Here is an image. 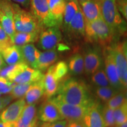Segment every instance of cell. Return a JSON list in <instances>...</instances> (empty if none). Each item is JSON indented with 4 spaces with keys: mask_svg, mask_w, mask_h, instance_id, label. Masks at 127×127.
<instances>
[{
    "mask_svg": "<svg viewBox=\"0 0 127 127\" xmlns=\"http://www.w3.org/2000/svg\"><path fill=\"white\" fill-rule=\"evenodd\" d=\"M62 41V34L58 27L42 30L38 39V46L43 51L55 50Z\"/></svg>",
    "mask_w": 127,
    "mask_h": 127,
    "instance_id": "obj_9",
    "label": "cell"
},
{
    "mask_svg": "<svg viewBox=\"0 0 127 127\" xmlns=\"http://www.w3.org/2000/svg\"><path fill=\"white\" fill-rule=\"evenodd\" d=\"M32 14L44 27H58L60 25L51 14L47 0H30Z\"/></svg>",
    "mask_w": 127,
    "mask_h": 127,
    "instance_id": "obj_7",
    "label": "cell"
},
{
    "mask_svg": "<svg viewBox=\"0 0 127 127\" xmlns=\"http://www.w3.org/2000/svg\"><path fill=\"white\" fill-rule=\"evenodd\" d=\"M84 57V72L91 75L102 67V58L100 52L95 48L88 49Z\"/></svg>",
    "mask_w": 127,
    "mask_h": 127,
    "instance_id": "obj_14",
    "label": "cell"
},
{
    "mask_svg": "<svg viewBox=\"0 0 127 127\" xmlns=\"http://www.w3.org/2000/svg\"><path fill=\"white\" fill-rule=\"evenodd\" d=\"M79 4L85 22L93 21L102 17L99 0H88Z\"/></svg>",
    "mask_w": 127,
    "mask_h": 127,
    "instance_id": "obj_16",
    "label": "cell"
},
{
    "mask_svg": "<svg viewBox=\"0 0 127 127\" xmlns=\"http://www.w3.org/2000/svg\"><path fill=\"white\" fill-rule=\"evenodd\" d=\"M85 21L79 6L77 12L65 29L73 36H80L85 35Z\"/></svg>",
    "mask_w": 127,
    "mask_h": 127,
    "instance_id": "obj_18",
    "label": "cell"
},
{
    "mask_svg": "<svg viewBox=\"0 0 127 127\" xmlns=\"http://www.w3.org/2000/svg\"><path fill=\"white\" fill-rule=\"evenodd\" d=\"M28 65L25 63H21L12 65H6L0 71V76L12 80L14 77L22 69H24Z\"/></svg>",
    "mask_w": 127,
    "mask_h": 127,
    "instance_id": "obj_27",
    "label": "cell"
},
{
    "mask_svg": "<svg viewBox=\"0 0 127 127\" xmlns=\"http://www.w3.org/2000/svg\"><path fill=\"white\" fill-rule=\"evenodd\" d=\"M49 124H50V123L42 122L41 123H37L36 127H49Z\"/></svg>",
    "mask_w": 127,
    "mask_h": 127,
    "instance_id": "obj_45",
    "label": "cell"
},
{
    "mask_svg": "<svg viewBox=\"0 0 127 127\" xmlns=\"http://www.w3.org/2000/svg\"><path fill=\"white\" fill-rule=\"evenodd\" d=\"M115 35V33L102 17L93 21L85 22L84 36L90 42L105 47L112 42Z\"/></svg>",
    "mask_w": 127,
    "mask_h": 127,
    "instance_id": "obj_2",
    "label": "cell"
},
{
    "mask_svg": "<svg viewBox=\"0 0 127 127\" xmlns=\"http://www.w3.org/2000/svg\"><path fill=\"white\" fill-rule=\"evenodd\" d=\"M118 71L122 85L126 90L127 87V44H115L109 45Z\"/></svg>",
    "mask_w": 127,
    "mask_h": 127,
    "instance_id": "obj_6",
    "label": "cell"
},
{
    "mask_svg": "<svg viewBox=\"0 0 127 127\" xmlns=\"http://www.w3.org/2000/svg\"><path fill=\"white\" fill-rule=\"evenodd\" d=\"M44 95L43 78L33 83L24 96L26 104H35Z\"/></svg>",
    "mask_w": 127,
    "mask_h": 127,
    "instance_id": "obj_23",
    "label": "cell"
},
{
    "mask_svg": "<svg viewBox=\"0 0 127 127\" xmlns=\"http://www.w3.org/2000/svg\"><path fill=\"white\" fill-rule=\"evenodd\" d=\"M119 11L123 14L125 19L127 18V0H116Z\"/></svg>",
    "mask_w": 127,
    "mask_h": 127,
    "instance_id": "obj_39",
    "label": "cell"
},
{
    "mask_svg": "<svg viewBox=\"0 0 127 127\" xmlns=\"http://www.w3.org/2000/svg\"><path fill=\"white\" fill-rule=\"evenodd\" d=\"M1 45H0V52H1Z\"/></svg>",
    "mask_w": 127,
    "mask_h": 127,
    "instance_id": "obj_49",
    "label": "cell"
},
{
    "mask_svg": "<svg viewBox=\"0 0 127 127\" xmlns=\"http://www.w3.org/2000/svg\"><path fill=\"white\" fill-rule=\"evenodd\" d=\"M105 72L111 85L120 91H125L121 82L118 71L109 45L105 48L103 52Z\"/></svg>",
    "mask_w": 127,
    "mask_h": 127,
    "instance_id": "obj_8",
    "label": "cell"
},
{
    "mask_svg": "<svg viewBox=\"0 0 127 127\" xmlns=\"http://www.w3.org/2000/svg\"><path fill=\"white\" fill-rule=\"evenodd\" d=\"M6 65H7V64L5 63L2 55L1 54V52H0V71H1V69H2Z\"/></svg>",
    "mask_w": 127,
    "mask_h": 127,
    "instance_id": "obj_44",
    "label": "cell"
},
{
    "mask_svg": "<svg viewBox=\"0 0 127 127\" xmlns=\"http://www.w3.org/2000/svg\"><path fill=\"white\" fill-rule=\"evenodd\" d=\"M57 96L64 102L75 105L88 106L94 101L86 84L75 78L63 81Z\"/></svg>",
    "mask_w": 127,
    "mask_h": 127,
    "instance_id": "obj_1",
    "label": "cell"
},
{
    "mask_svg": "<svg viewBox=\"0 0 127 127\" xmlns=\"http://www.w3.org/2000/svg\"><path fill=\"white\" fill-rule=\"evenodd\" d=\"M101 114L105 127H112L115 125L114 117V109L104 105L101 108Z\"/></svg>",
    "mask_w": 127,
    "mask_h": 127,
    "instance_id": "obj_35",
    "label": "cell"
},
{
    "mask_svg": "<svg viewBox=\"0 0 127 127\" xmlns=\"http://www.w3.org/2000/svg\"><path fill=\"white\" fill-rule=\"evenodd\" d=\"M39 34L38 33L22 32L16 31L14 35L11 38L12 44L14 45L21 47L25 44L33 43L38 41Z\"/></svg>",
    "mask_w": 127,
    "mask_h": 127,
    "instance_id": "obj_25",
    "label": "cell"
},
{
    "mask_svg": "<svg viewBox=\"0 0 127 127\" xmlns=\"http://www.w3.org/2000/svg\"><path fill=\"white\" fill-rule=\"evenodd\" d=\"M127 103L126 93L125 91H120L106 102V105L112 109L120 107Z\"/></svg>",
    "mask_w": 127,
    "mask_h": 127,
    "instance_id": "obj_32",
    "label": "cell"
},
{
    "mask_svg": "<svg viewBox=\"0 0 127 127\" xmlns=\"http://www.w3.org/2000/svg\"><path fill=\"white\" fill-rule=\"evenodd\" d=\"M101 17L109 27L117 33L125 31V22L117 7L116 0H99Z\"/></svg>",
    "mask_w": 127,
    "mask_h": 127,
    "instance_id": "obj_4",
    "label": "cell"
},
{
    "mask_svg": "<svg viewBox=\"0 0 127 127\" xmlns=\"http://www.w3.org/2000/svg\"><path fill=\"white\" fill-rule=\"evenodd\" d=\"M79 8L78 2L75 1H67L66 2L65 8L64 12L63 23L65 28L67 27L72 19L77 13Z\"/></svg>",
    "mask_w": 127,
    "mask_h": 127,
    "instance_id": "obj_28",
    "label": "cell"
},
{
    "mask_svg": "<svg viewBox=\"0 0 127 127\" xmlns=\"http://www.w3.org/2000/svg\"><path fill=\"white\" fill-rule=\"evenodd\" d=\"M13 100L9 94L0 95V112Z\"/></svg>",
    "mask_w": 127,
    "mask_h": 127,
    "instance_id": "obj_38",
    "label": "cell"
},
{
    "mask_svg": "<svg viewBox=\"0 0 127 127\" xmlns=\"http://www.w3.org/2000/svg\"><path fill=\"white\" fill-rule=\"evenodd\" d=\"M37 120V109L35 104H26L20 118L17 121L16 127H35Z\"/></svg>",
    "mask_w": 127,
    "mask_h": 127,
    "instance_id": "obj_15",
    "label": "cell"
},
{
    "mask_svg": "<svg viewBox=\"0 0 127 127\" xmlns=\"http://www.w3.org/2000/svg\"><path fill=\"white\" fill-rule=\"evenodd\" d=\"M15 123H9V122H4L0 120V127H16Z\"/></svg>",
    "mask_w": 127,
    "mask_h": 127,
    "instance_id": "obj_42",
    "label": "cell"
},
{
    "mask_svg": "<svg viewBox=\"0 0 127 127\" xmlns=\"http://www.w3.org/2000/svg\"><path fill=\"white\" fill-rule=\"evenodd\" d=\"M48 68L52 72L55 79L59 82L63 81L69 72L67 63L64 61L55 63Z\"/></svg>",
    "mask_w": 127,
    "mask_h": 127,
    "instance_id": "obj_29",
    "label": "cell"
},
{
    "mask_svg": "<svg viewBox=\"0 0 127 127\" xmlns=\"http://www.w3.org/2000/svg\"><path fill=\"white\" fill-rule=\"evenodd\" d=\"M44 74L39 69L28 66L16 75L12 81L15 84L34 83L43 78Z\"/></svg>",
    "mask_w": 127,
    "mask_h": 127,
    "instance_id": "obj_17",
    "label": "cell"
},
{
    "mask_svg": "<svg viewBox=\"0 0 127 127\" xmlns=\"http://www.w3.org/2000/svg\"><path fill=\"white\" fill-rule=\"evenodd\" d=\"M114 117L116 125H120L127 122V103L114 109Z\"/></svg>",
    "mask_w": 127,
    "mask_h": 127,
    "instance_id": "obj_34",
    "label": "cell"
},
{
    "mask_svg": "<svg viewBox=\"0 0 127 127\" xmlns=\"http://www.w3.org/2000/svg\"><path fill=\"white\" fill-rule=\"evenodd\" d=\"M24 61L30 67L37 69V61L39 51L32 43L19 47Z\"/></svg>",
    "mask_w": 127,
    "mask_h": 127,
    "instance_id": "obj_19",
    "label": "cell"
},
{
    "mask_svg": "<svg viewBox=\"0 0 127 127\" xmlns=\"http://www.w3.org/2000/svg\"><path fill=\"white\" fill-rule=\"evenodd\" d=\"M78 2L79 3H81V2H84V1H88V0H77Z\"/></svg>",
    "mask_w": 127,
    "mask_h": 127,
    "instance_id": "obj_47",
    "label": "cell"
},
{
    "mask_svg": "<svg viewBox=\"0 0 127 127\" xmlns=\"http://www.w3.org/2000/svg\"><path fill=\"white\" fill-rule=\"evenodd\" d=\"M25 105L24 97L10 103L0 112V120L4 122L15 123L20 118Z\"/></svg>",
    "mask_w": 127,
    "mask_h": 127,
    "instance_id": "obj_13",
    "label": "cell"
},
{
    "mask_svg": "<svg viewBox=\"0 0 127 127\" xmlns=\"http://www.w3.org/2000/svg\"><path fill=\"white\" fill-rule=\"evenodd\" d=\"M68 127H85L81 121H69L68 122Z\"/></svg>",
    "mask_w": 127,
    "mask_h": 127,
    "instance_id": "obj_41",
    "label": "cell"
},
{
    "mask_svg": "<svg viewBox=\"0 0 127 127\" xmlns=\"http://www.w3.org/2000/svg\"><path fill=\"white\" fill-rule=\"evenodd\" d=\"M68 122L65 120H58L54 123H50L49 127H68Z\"/></svg>",
    "mask_w": 127,
    "mask_h": 127,
    "instance_id": "obj_40",
    "label": "cell"
},
{
    "mask_svg": "<svg viewBox=\"0 0 127 127\" xmlns=\"http://www.w3.org/2000/svg\"><path fill=\"white\" fill-rule=\"evenodd\" d=\"M112 127H127V122H126V123H123V124L120 125H115Z\"/></svg>",
    "mask_w": 127,
    "mask_h": 127,
    "instance_id": "obj_46",
    "label": "cell"
},
{
    "mask_svg": "<svg viewBox=\"0 0 127 127\" xmlns=\"http://www.w3.org/2000/svg\"><path fill=\"white\" fill-rule=\"evenodd\" d=\"M1 54L7 65L24 63L20 47L14 44L8 46L1 50Z\"/></svg>",
    "mask_w": 127,
    "mask_h": 127,
    "instance_id": "obj_21",
    "label": "cell"
},
{
    "mask_svg": "<svg viewBox=\"0 0 127 127\" xmlns=\"http://www.w3.org/2000/svg\"><path fill=\"white\" fill-rule=\"evenodd\" d=\"M120 92L112 86L96 87L94 90L95 96L103 102H107L112 96Z\"/></svg>",
    "mask_w": 127,
    "mask_h": 127,
    "instance_id": "obj_30",
    "label": "cell"
},
{
    "mask_svg": "<svg viewBox=\"0 0 127 127\" xmlns=\"http://www.w3.org/2000/svg\"></svg>",
    "mask_w": 127,
    "mask_h": 127,
    "instance_id": "obj_50",
    "label": "cell"
},
{
    "mask_svg": "<svg viewBox=\"0 0 127 127\" xmlns=\"http://www.w3.org/2000/svg\"><path fill=\"white\" fill-rule=\"evenodd\" d=\"M15 84L9 79L0 76V95L9 94Z\"/></svg>",
    "mask_w": 127,
    "mask_h": 127,
    "instance_id": "obj_36",
    "label": "cell"
},
{
    "mask_svg": "<svg viewBox=\"0 0 127 127\" xmlns=\"http://www.w3.org/2000/svg\"><path fill=\"white\" fill-rule=\"evenodd\" d=\"M91 75L92 83L96 87L111 86L104 68H101Z\"/></svg>",
    "mask_w": 127,
    "mask_h": 127,
    "instance_id": "obj_31",
    "label": "cell"
},
{
    "mask_svg": "<svg viewBox=\"0 0 127 127\" xmlns=\"http://www.w3.org/2000/svg\"><path fill=\"white\" fill-rule=\"evenodd\" d=\"M59 110L63 120L69 121H81L87 106L75 105L66 103L60 99L58 96L50 98Z\"/></svg>",
    "mask_w": 127,
    "mask_h": 127,
    "instance_id": "obj_5",
    "label": "cell"
},
{
    "mask_svg": "<svg viewBox=\"0 0 127 127\" xmlns=\"http://www.w3.org/2000/svg\"><path fill=\"white\" fill-rule=\"evenodd\" d=\"M65 1H66V2H67V1H75V2H78L77 0H65Z\"/></svg>",
    "mask_w": 127,
    "mask_h": 127,
    "instance_id": "obj_48",
    "label": "cell"
},
{
    "mask_svg": "<svg viewBox=\"0 0 127 127\" xmlns=\"http://www.w3.org/2000/svg\"><path fill=\"white\" fill-rule=\"evenodd\" d=\"M44 95L50 98L55 96L58 93L60 87V82L55 79L51 71L48 68L43 77Z\"/></svg>",
    "mask_w": 127,
    "mask_h": 127,
    "instance_id": "obj_22",
    "label": "cell"
},
{
    "mask_svg": "<svg viewBox=\"0 0 127 127\" xmlns=\"http://www.w3.org/2000/svg\"><path fill=\"white\" fill-rule=\"evenodd\" d=\"M81 122L85 127H105L99 103L94 100L87 106Z\"/></svg>",
    "mask_w": 127,
    "mask_h": 127,
    "instance_id": "obj_11",
    "label": "cell"
},
{
    "mask_svg": "<svg viewBox=\"0 0 127 127\" xmlns=\"http://www.w3.org/2000/svg\"><path fill=\"white\" fill-rule=\"evenodd\" d=\"M69 71L73 75H81L84 72V61L83 55L77 53L73 55L67 63Z\"/></svg>",
    "mask_w": 127,
    "mask_h": 127,
    "instance_id": "obj_26",
    "label": "cell"
},
{
    "mask_svg": "<svg viewBox=\"0 0 127 127\" xmlns=\"http://www.w3.org/2000/svg\"><path fill=\"white\" fill-rule=\"evenodd\" d=\"M12 1L21 5L25 8L28 7L30 5V0H12Z\"/></svg>",
    "mask_w": 127,
    "mask_h": 127,
    "instance_id": "obj_43",
    "label": "cell"
},
{
    "mask_svg": "<svg viewBox=\"0 0 127 127\" xmlns=\"http://www.w3.org/2000/svg\"><path fill=\"white\" fill-rule=\"evenodd\" d=\"M58 59V53L56 50L39 51L37 61V69L43 72L56 63Z\"/></svg>",
    "mask_w": 127,
    "mask_h": 127,
    "instance_id": "obj_20",
    "label": "cell"
},
{
    "mask_svg": "<svg viewBox=\"0 0 127 127\" xmlns=\"http://www.w3.org/2000/svg\"><path fill=\"white\" fill-rule=\"evenodd\" d=\"M51 14L58 24L63 23L64 12L65 8V0H47Z\"/></svg>",
    "mask_w": 127,
    "mask_h": 127,
    "instance_id": "obj_24",
    "label": "cell"
},
{
    "mask_svg": "<svg viewBox=\"0 0 127 127\" xmlns=\"http://www.w3.org/2000/svg\"><path fill=\"white\" fill-rule=\"evenodd\" d=\"M12 4L8 0H0V24L10 38L16 32Z\"/></svg>",
    "mask_w": 127,
    "mask_h": 127,
    "instance_id": "obj_10",
    "label": "cell"
},
{
    "mask_svg": "<svg viewBox=\"0 0 127 127\" xmlns=\"http://www.w3.org/2000/svg\"><path fill=\"white\" fill-rule=\"evenodd\" d=\"M37 116L38 118L44 123H52L63 120L58 109L50 98L41 105Z\"/></svg>",
    "mask_w": 127,
    "mask_h": 127,
    "instance_id": "obj_12",
    "label": "cell"
},
{
    "mask_svg": "<svg viewBox=\"0 0 127 127\" xmlns=\"http://www.w3.org/2000/svg\"><path fill=\"white\" fill-rule=\"evenodd\" d=\"M12 44H12L11 39L8 35L4 28H2V25L0 24V45L1 47V50Z\"/></svg>",
    "mask_w": 127,
    "mask_h": 127,
    "instance_id": "obj_37",
    "label": "cell"
},
{
    "mask_svg": "<svg viewBox=\"0 0 127 127\" xmlns=\"http://www.w3.org/2000/svg\"><path fill=\"white\" fill-rule=\"evenodd\" d=\"M33 83L15 84L9 94L13 99H18L23 98L27 91Z\"/></svg>",
    "mask_w": 127,
    "mask_h": 127,
    "instance_id": "obj_33",
    "label": "cell"
},
{
    "mask_svg": "<svg viewBox=\"0 0 127 127\" xmlns=\"http://www.w3.org/2000/svg\"><path fill=\"white\" fill-rule=\"evenodd\" d=\"M12 5L15 31L40 34L44 27L36 17L31 12L21 8L18 5L13 4Z\"/></svg>",
    "mask_w": 127,
    "mask_h": 127,
    "instance_id": "obj_3",
    "label": "cell"
}]
</instances>
